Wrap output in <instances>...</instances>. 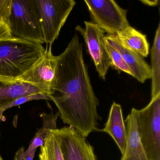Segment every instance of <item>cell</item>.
<instances>
[{"instance_id":"1","label":"cell","mask_w":160,"mask_h":160,"mask_svg":"<svg viewBox=\"0 0 160 160\" xmlns=\"http://www.w3.org/2000/svg\"><path fill=\"white\" fill-rule=\"evenodd\" d=\"M83 47L75 33L58 57L56 84L50 95L63 123L84 137L98 131L99 102L91 83L83 57Z\"/></svg>"},{"instance_id":"2","label":"cell","mask_w":160,"mask_h":160,"mask_svg":"<svg viewBox=\"0 0 160 160\" xmlns=\"http://www.w3.org/2000/svg\"><path fill=\"white\" fill-rule=\"evenodd\" d=\"M42 44L20 38L0 41V82L14 83L45 54Z\"/></svg>"},{"instance_id":"3","label":"cell","mask_w":160,"mask_h":160,"mask_svg":"<svg viewBox=\"0 0 160 160\" xmlns=\"http://www.w3.org/2000/svg\"><path fill=\"white\" fill-rule=\"evenodd\" d=\"M8 25L14 37L41 44L45 43L35 0H12Z\"/></svg>"},{"instance_id":"4","label":"cell","mask_w":160,"mask_h":160,"mask_svg":"<svg viewBox=\"0 0 160 160\" xmlns=\"http://www.w3.org/2000/svg\"><path fill=\"white\" fill-rule=\"evenodd\" d=\"M138 133L149 160H160V94L137 110Z\"/></svg>"},{"instance_id":"5","label":"cell","mask_w":160,"mask_h":160,"mask_svg":"<svg viewBox=\"0 0 160 160\" xmlns=\"http://www.w3.org/2000/svg\"><path fill=\"white\" fill-rule=\"evenodd\" d=\"M45 43L52 46L76 5L74 0H35Z\"/></svg>"},{"instance_id":"6","label":"cell","mask_w":160,"mask_h":160,"mask_svg":"<svg viewBox=\"0 0 160 160\" xmlns=\"http://www.w3.org/2000/svg\"><path fill=\"white\" fill-rule=\"evenodd\" d=\"M93 23L108 35L116 34L130 26L127 10L113 0H85Z\"/></svg>"},{"instance_id":"7","label":"cell","mask_w":160,"mask_h":160,"mask_svg":"<svg viewBox=\"0 0 160 160\" xmlns=\"http://www.w3.org/2000/svg\"><path fill=\"white\" fill-rule=\"evenodd\" d=\"M85 29L78 27L77 29L83 35L89 54L94 62L99 77L105 80L108 69L112 66L107 47L105 32L97 25L85 21Z\"/></svg>"},{"instance_id":"8","label":"cell","mask_w":160,"mask_h":160,"mask_svg":"<svg viewBox=\"0 0 160 160\" xmlns=\"http://www.w3.org/2000/svg\"><path fill=\"white\" fill-rule=\"evenodd\" d=\"M51 48L52 46L49 45L44 57L18 80L34 86L49 96L53 93L56 86L58 58L53 55Z\"/></svg>"},{"instance_id":"9","label":"cell","mask_w":160,"mask_h":160,"mask_svg":"<svg viewBox=\"0 0 160 160\" xmlns=\"http://www.w3.org/2000/svg\"><path fill=\"white\" fill-rule=\"evenodd\" d=\"M55 131L64 160H98L93 147L73 128L64 127Z\"/></svg>"},{"instance_id":"10","label":"cell","mask_w":160,"mask_h":160,"mask_svg":"<svg viewBox=\"0 0 160 160\" xmlns=\"http://www.w3.org/2000/svg\"><path fill=\"white\" fill-rule=\"evenodd\" d=\"M106 42L115 48L121 54L129 68L133 74L134 78L141 83L151 79V66L145 61L144 58L133 50L122 44L116 34L105 36Z\"/></svg>"},{"instance_id":"11","label":"cell","mask_w":160,"mask_h":160,"mask_svg":"<svg viewBox=\"0 0 160 160\" xmlns=\"http://www.w3.org/2000/svg\"><path fill=\"white\" fill-rule=\"evenodd\" d=\"M137 110L132 108L124 121L126 130V148L121 160H149L138 133Z\"/></svg>"},{"instance_id":"12","label":"cell","mask_w":160,"mask_h":160,"mask_svg":"<svg viewBox=\"0 0 160 160\" xmlns=\"http://www.w3.org/2000/svg\"><path fill=\"white\" fill-rule=\"evenodd\" d=\"M101 131L107 133L113 138L122 155H124L126 148V130L120 105L115 102L113 103L108 119L104 128Z\"/></svg>"},{"instance_id":"13","label":"cell","mask_w":160,"mask_h":160,"mask_svg":"<svg viewBox=\"0 0 160 160\" xmlns=\"http://www.w3.org/2000/svg\"><path fill=\"white\" fill-rule=\"evenodd\" d=\"M116 35L123 45L143 58H147L149 55V44L147 36L130 25L120 31Z\"/></svg>"},{"instance_id":"14","label":"cell","mask_w":160,"mask_h":160,"mask_svg":"<svg viewBox=\"0 0 160 160\" xmlns=\"http://www.w3.org/2000/svg\"><path fill=\"white\" fill-rule=\"evenodd\" d=\"M38 92H42L34 86L28 83L0 82V110H2L4 107L19 97Z\"/></svg>"},{"instance_id":"15","label":"cell","mask_w":160,"mask_h":160,"mask_svg":"<svg viewBox=\"0 0 160 160\" xmlns=\"http://www.w3.org/2000/svg\"><path fill=\"white\" fill-rule=\"evenodd\" d=\"M152 72L151 98L160 94V24L155 32L151 52Z\"/></svg>"},{"instance_id":"16","label":"cell","mask_w":160,"mask_h":160,"mask_svg":"<svg viewBox=\"0 0 160 160\" xmlns=\"http://www.w3.org/2000/svg\"><path fill=\"white\" fill-rule=\"evenodd\" d=\"M40 116L42 120V127L38 130L31 141L29 146L27 150L29 152L37 149L38 147L42 146L50 131L57 129V120L59 116L58 112L56 114H54L53 112L50 114L43 113Z\"/></svg>"},{"instance_id":"17","label":"cell","mask_w":160,"mask_h":160,"mask_svg":"<svg viewBox=\"0 0 160 160\" xmlns=\"http://www.w3.org/2000/svg\"><path fill=\"white\" fill-rule=\"evenodd\" d=\"M40 160H64L59 140L55 130H51L45 141L41 146Z\"/></svg>"},{"instance_id":"18","label":"cell","mask_w":160,"mask_h":160,"mask_svg":"<svg viewBox=\"0 0 160 160\" xmlns=\"http://www.w3.org/2000/svg\"><path fill=\"white\" fill-rule=\"evenodd\" d=\"M106 43L107 47L112 62V66L134 77L132 72L123 59L119 51L107 42Z\"/></svg>"},{"instance_id":"19","label":"cell","mask_w":160,"mask_h":160,"mask_svg":"<svg viewBox=\"0 0 160 160\" xmlns=\"http://www.w3.org/2000/svg\"><path fill=\"white\" fill-rule=\"evenodd\" d=\"M50 100L51 101L50 96L47 95V94L42 93V92L32 93V94L21 96V97L17 98L11 103L4 107L2 108V110L5 111V110L9 109V108H12L14 107L23 104L27 102L34 101V100Z\"/></svg>"},{"instance_id":"20","label":"cell","mask_w":160,"mask_h":160,"mask_svg":"<svg viewBox=\"0 0 160 160\" xmlns=\"http://www.w3.org/2000/svg\"><path fill=\"white\" fill-rule=\"evenodd\" d=\"M12 0H0V19L9 22Z\"/></svg>"},{"instance_id":"21","label":"cell","mask_w":160,"mask_h":160,"mask_svg":"<svg viewBox=\"0 0 160 160\" xmlns=\"http://www.w3.org/2000/svg\"><path fill=\"white\" fill-rule=\"evenodd\" d=\"M11 33L8 24L2 19H0V41L14 39Z\"/></svg>"},{"instance_id":"22","label":"cell","mask_w":160,"mask_h":160,"mask_svg":"<svg viewBox=\"0 0 160 160\" xmlns=\"http://www.w3.org/2000/svg\"><path fill=\"white\" fill-rule=\"evenodd\" d=\"M36 150L29 152L25 151L24 147H22L16 152L14 160H33Z\"/></svg>"},{"instance_id":"23","label":"cell","mask_w":160,"mask_h":160,"mask_svg":"<svg viewBox=\"0 0 160 160\" xmlns=\"http://www.w3.org/2000/svg\"><path fill=\"white\" fill-rule=\"evenodd\" d=\"M141 2L144 4H146V5H148V6H156L158 5V2H159V1H147V0H144V1H140Z\"/></svg>"},{"instance_id":"24","label":"cell","mask_w":160,"mask_h":160,"mask_svg":"<svg viewBox=\"0 0 160 160\" xmlns=\"http://www.w3.org/2000/svg\"><path fill=\"white\" fill-rule=\"evenodd\" d=\"M4 111H5L3 110H0V122H1V120L2 117H3V113Z\"/></svg>"},{"instance_id":"25","label":"cell","mask_w":160,"mask_h":160,"mask_svg":"<svg viewBox=\"0 0 160 160\" xmlns=\"http://www.w3.org/2000/svg\"><path fill=\"white\" fill-rule=\"evenodd\" d=\"M0 160H3V159L2 158V156H1V154H0Z\"/></svg>"}]
</instances>
